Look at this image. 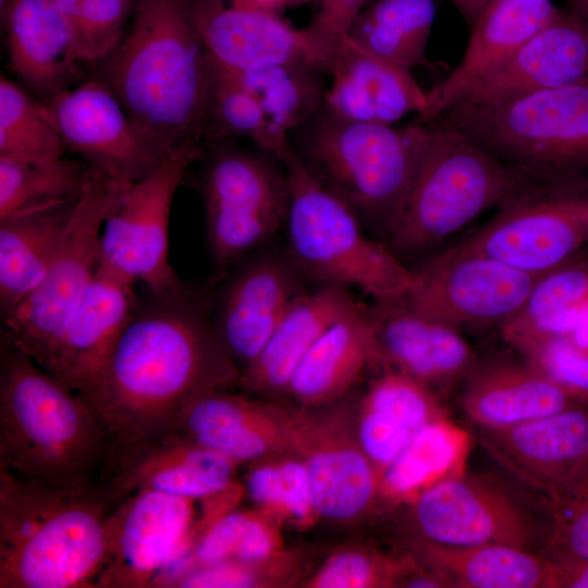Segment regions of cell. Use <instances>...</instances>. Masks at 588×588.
Returning a JSON list of instances; mask_svg holds the SVG:
<instances>
[{
    "label": "cell",
    "instance_id": "6da1fadb",
    "mask_svg": "<svg viewBox=\"0 0 588 588\" xmlns=\"http://www.w3.org/2000/svg\"><path fill=\"white\" fill-rule=\"evenodd\" d=\"M238 378L211 320L209 286L146 289L85 401L108 433L111 454L174 431L191 403Z\"/></svg>",
    "mask_w": 588,
    "mask_h": 588
},
{
    "label": "cell",
    "instance_id": "7a4b0ae2",
    "mask_svg": "<svg viewBox=\"0 0 588 588\" xmlns=\"http://www.w3.org/2000/svg\"><path fill=\"white\" fill-rule=\"evenodd\" d=\"M208 60L194 0H138L130 27L96 64L140 135L168 156L204 136Z\"/></svg>",
    "mask_w": 588,
    "mask_h": 588
},
{
    "label": "cell",
    "instance_id": "3957f363",
    "mask_svg": "<svg viewBox=\"0 0 588 588\" xmlns=\"http://www.w3.org/2000/svg\"><path fill=\"white\" fill-rule=\"evenodd\" d=\"M110 451L94 408L0 340V468L29 483L79 492L98 483Z\"/></svg>",
    "mask_w": 588,
    "mask_h": 588
},
{
    "label": "cell",
    "instance_id": "277c9868",
    "mask_svg": "<svg viewBox=\"0 0 588 588\" xmlns=\"http://www.w3.org/2000/svg\"><path fill=\"white\" fill-rule=\"evenodd\" d=\"M118 504L99 485L63 491L0 468V588H96Z\"/></svg>",
    "mask_w": 588,
    "mask_h": 588
},
{
    "label": "cell",
    "instance_id": "5b68a950",
    "mask_svg": "<svg viewBox=\"0 0 588 588\" xmlns=\"http://www.w3.org/2000/svg\"><path fill=\"white\" fill-rule=\"evenodd\" d=\"M298 130V144L292 145L307 170L353 211L364 229L389 237L432 127L422 122L405 126L351 122L321 109Z\"/></svg>",
    "mask_w": 588,
    "mask_h": 588
},
{
    "label": "cell",
    "instance_id": "8992f818",
    "mask_svg": "<svg viewBox=\"0 0 588 588\" xmlns=\"http://www.w3.org/2000/svg\"><path fill=\"white\" fill-rule=\"evenodd\" d=\"M290 184L286 254L317 285L356 287L377 304L401 299L414 282L397 254L369 237L353 211L307 170L293 145L282 158Z\"/></svg>",
    "mask_w": 588,
    "mask_h": 588
},
{
    "label": "cell",
    "instance_id": "52a82bcc",
    "mask_svg": "<svg viewBox=\"0 0 588 588\" xmlns=\"http://www.w3.org/2000/svg\"><path fill=\"white\" fill-rule=\"evenodd\" d=\"M427 123L464 135L538 180L588 175V82L455 105Z\"/></svg>",
    "mask_w": 588,
    "mask_h": 588
},
{
    "label": "cell",
    "instance_id": "ba28073f",
    "mask_svg": "<svg viewBox=\"0 0 588 588\" xmlns=\"http://www.w3.org/2000/svg\"><path fill=\"white\" fill-rule=\"evenodd\" d=\"M431 127L432 137L388 237L396 254L433 247L537 180L462 134Z\"/></svg>",
    "mask_w": 588,
    "mask_h": 588
},
{
    "label": "cell",
    "instance_id": "9c48e42d",
    "mask_svg": "<svg viewBox=\"0 0 588 588\" xmlns=\"http://www.w3.org/2000/svg\"><path fill=\"white\" fill-rule=\"evenodd\" d=\"M131 184L95 171L78 196L66 233L44 278L1 317L0 340L27 354L48 372L66 327L97 272L105 221Z\"/></svg>",
    "mask_w": 588,
    "mask_h": 588
},
{
    "label": "cell",
    "instance_id": "30bf717a",
    "mask_svg": "<svg viewBox=\"0 0 588 588\" xmlns=\"http://www.w3.org/2000/svg\"><path fill=\"white\" fill-rule=\"evenodd\" d=\"M198 191L212 285L285 225L290 184L274 155L224 144L208 155Z\"/></svg>",
    "mask_w": 588,
    "mask_h": 588
},
{
    "label": "cell",
    "instance_id": "8fae6325",
    "mask_svg": "<svg viewBox=\"0 0 588 588\" xmlns=\"http://www.w3.org/2000/svg\"><path fill=\"white\" fill-rule=\"evenodd\" d=\"M588 246V175L536 180L457 248L541 277Z\"/></svg>",
    "mask_w": 588,
    "mask_h": 588
},
{
    "label": "cell",
    "instance_id": "7c38bea8",
    "mask_svg": "<svg viewBox=\"0 0 588 588\" xmlns=\"http://www.w3.org/2000/svg\"><path fill=\"white\" fill-rule=\"evenodd\" d=\"M199 142L172 150L157 168L132 183L105 221L99 265L132 283L161 292L182 282L169 260V221L175 192L192 163L204 155Z\"/></svg>",
    "mask_w": 588,
    "mask_h": 588
},
{
    "label": "cell",
    "instance_id": "4fadbf2b",
    "mask_svg": "<svg viewBox=\"0 0 588 588\" xmlns=\"http://www.w3.org/2000/svg\"><path fill=\"white\" fill-rule=\"evenodd\" d=\"M401 298L413 311L453 328L504 326L540 277L492 257L453 247L418 270Z\"/></svg>",
    "mask_w": 588,
    "mask_h": 588
},
{
    "label": "cell",
    "instance_id": "5bb4252c",
    "mask_svg": "<svg viewBox=\"0 0 588 588\" xmlns=\"http://www.w3.org/2000/svg\"><path fill=\"white\" fill-rule=\"evenodd\" d=\"M412 503L420 540L443 546L546 544L548 526L519 498L493 480L466 471L419 494Z\"/></svg>",
    "mask_w": 588,
    "mask_h": 588
},
{
    "label": "cell",
    "instance_id": "9a60e30c",
    "mask_svg": "<svg viewBox=\"0 0 588 588\" xmlns=\"http://www.w3.org/2000/svg\"><path fill=\"white\" fill-rule=\"evenodd\" d=\"M197 501L157 491L122 499L107 523V559L96 587H155L197 540Z\"/></svg>",
    "mask_w": 588,
    "mask_h": 588
},
{
    "label": "cell",
    "instance_id": "2e32d148",
    "mask_svg": "<svg viewBox=\"0 0 588 588\" xmlns=\"http://www.w3.org/2000/svg\"><path fill=\"white\" fill-rule=\"evenodd\" d=\"M305 282L286 252L252 253L217 282L220 287L210 291L211 320L238 369L244 370L258 356L306 291Z\"/></svg>",
    "mask_w": 588,
    "mask_h": 588
},
{
    "label": "cell",
    "instance_id": "e0dca14e",
    "mask_svg": "<svg viewBox=\"0 0 588 588\" xmlns=\"http://www.w3.org/2000/svg\"><path fill=\"white\" fill-rule=\"evenodd\" d=\"M195 14L208 54L234 71L297 65L330 74L336 49L310 25L297 28L279 14L230 4L194 0Z\"/></svg>",
    "mask_w": 588,
    "mask_h": 588
},
{
    "label": "cell",
    "instance_id": "ac0fdd59",
    "mask_svg": "<svg viewBox=\"0 0 588 588\" xmlns=\"http://www.w3.org/2000/svg\"><path fill=\"white\" fill-rule=\"evenodd\" d=\"M44 103L66 150L96 171L134 183L167 157L140 135L100 78L81 82Z\"/></svg>",
    "mask_w": 588,
    "mask_h": 588
},
{
    "label": "cell",
    "instance_id": "d6986e66",
    "mask_svg": "<svg viewBox=\"0 0 588 588\" xmlns=\"http://www.w3.org/2000/svg\"><path fill=\"white\" fill-rule=\"evenodd\" d=\"M237 465L172 431L112 452L97 485L118 502L138 491L205 500L232 488Z\"/></svg>",
    "mask_w": 588,
    "mask_h": 588
},
{
    "label": "cell",
    "instance_id": "ffe728a7",
    "mask_svg": "<svg viewBox=\"0 0 588 588\" xmlns=\"http://www.w3.org/2000/svg\"><path fill=\"white\" fill-rule=\"evenodd\" d=\"M486 452L547 501L588 463V404L502 429H478Z\"/></svg>",
    "mask_w": 588,
    "mask_h": 588
},
{
    "label": "cell",
    "instance_id": "44dd1931",
    "mask_svg": "<svg viewBox=\"0 0 588 588\" xmlns=\"http://www.w3.org/2000/svg\"><path fill=\"white\" fill-rule=\"evenodd\" d=\"M137 302L134 283L99 265L66 327L49 373L86 400L98 384Z\"/></svg>",
    "mask_w": 588,
    "mask_h": 588
},
{
    "label": "cell",
    "instance_id": "7402d4cb",
    "mask_svg": "<svg viewBox=\"0 0 588 588\" xmlns=\"http://www.w3.org/2000/svg\"><path fill=\"white\" fill-rule=\"evenodd\" d=\"M584 82H588V35L562 11L455 105H486Z\"/></svg>",
    "mask_w": 588,
    "mask_h": 588
},
{
    "label": "cell",
    "instance_id": "603a6c76",
    "mask_svg": "<svg viewBox=\"0 0 588 588\" xmlns=\"http://www.w3.org/2000/svg\"><path fill=\"white\" fill-rule=\"evenodd\" d=\"M562 11L551 0H492L470 29L460 62L428 91V110L419 122H430L457 103Z\"/></svg>",
    "mask_w": 588,
    "mask_h": 588
},
{
    "label": "cell",
    "instance_id": "cb8c5ba5",
    "mask_svg": "<svg viewBox=\"0 0 588 588\" xmlns=\"http://www.w3.org/2000/svg\"><path fill=\"white\" fill-rule=\"evenodd\" d=\"M322 109L351 122L393 125L409 113L421 119L428 91L411 70L369 56L342 40L329 74Z\"/></svg>",
    "mask_w": 588,
    "mask_h": 588
},
{
    "label": "cell",
    "instance_id": "d4e9b609",
    "mask_svg": "<svg viewBox=\"0 0 588 588\" xmlns=\"http://www.w3.org/2000/svg\"><path fill=\"white\" fill-rule=\"evenodd\" d=\"M292 445L303 453L314 513L347 520L364 513L379 494V475L357 439L335 424L295 421Z\"/></svg>",
    "mask_w": 588,
    "mask_h": 588
},
{
    "label": "cell",
    "instance_id": "484cf974",
    "mask_svg": "<svg viewBox=\"0 0 588 588\" xmlns=\"http://www.w3.org/2000/svg\"><path fill=\"white\" fill-rule=\"evenodd\" d=\"M375 308L376 360L432 388L476 368V354L458 329L413 311L402 299Z\"/></svg>",
    "mask_w": 588,
    "mask_h": 588
},
{
    "label": "cell",
    "instance_id": "4316f807",
    "mask_svg": "<svg viewBox=\"0 0 588 588\" xmlns=\"http://www.w3.org/2000/svg\"><path fill=\"white\" fill-rule=\"evenodd\" d=\"M9 64L24 86L47 101L81 83L70 27L54 0H4Z\"/></svg>",
    "mask_w": 588,
    "mask_h": 588
},
{
    "label": "cell",
    "instance_id": "83f0119b",
    "mask_svg": "<svg viewBox=\"0 0 588 588\" xmlns=\"http://www.w3.org/2000/svg\"><path fill=\"white\" fill-rule=\"evenodd\" d=\"M221 390L208 392L182 413L174 431L236 464L256 461L292 444L294 420L277 407Z\"/></svg>",
    "mask_w": 588,
    "mask_h": 588
},
{
    "label": "cell",
    "instance_id": "f1b7e54d",
    "mask_svg": "<svg viewBox=\"0 0 588 588\" xmlns=\"http://www.w3.org/2000/svg\"><path fill=\"white\" fill-rule=\"evenodd\" d=\"M350 289L317 285L289 308L258 356L240 373L238 382L258 393L287 392L299 363L335 321L354 309Z\"/></svg>",
    "mask_w": 588,
    "mask_h": 588
},
{
    "label": "cell",
    "instance_id": "f546056e",
    "mask_svg": "<svg viewBox=\"0 0 588 588\" xmlns=\"http://www.w3.org/2000/svg\"><path fill=\"white\" fill-rule=\"evenodd\" d=\"M576 404L583 403L525 360L476 366L462 395L463 411L478 429L516 426Z\"/></svg>",
    "mask_w": 588,
    "mask_h": 588
},
{
    "label": "cell",
    "instance_id": "4dcf8cb0",
    "mask_svg": "<svg viewBox=\"0 0 588 588\" xmlns=\"http://www.w3.org/2000/svg\"><path fill=\"white\" fill-rule=\"evenodd\" d=\"M376 324L375 306L362 303L335 321L304 356L287 393L308 406L342 396L376 360Z\"/></svg>",
    "mask_w": 588,
    "mask_h": 588
},
{
    "label": "cell",
    "instance_id": "1f68e13d",
    "mask_svg": "<svg viewBox=\"0 0 588 588\" xmlns=\"http://www.w3.org/2000/svg\"><path fill=\"white\" fill-rule=\"evenodd\" d=\"M78 196L0 220V314L14 308L44 278L71 222Z\"/></svg>",
    "mask_w": 588,
    "mask_h": 588
},
{
    "label": "cell",
    "instance_id": "d6a6232c",
    "mask_svg": "<svg viewBox=\"0 0 588 588\" xmlns=\"http://www.w3.org/2000/svg\"><path fill=\"white\" fill-rule=\"evenodd\" d=\"M421 564L438 573L449 588H554V562L512 544H416Z\"/></svg>",
    "mask_w": 588,
    "mask_h": 588
},
{
    "label": "cell",
    "instance_id": "836d02e7",
    "mask_svg": "<svg viewBox=\"0 0 588 588\" xmlns=\"http://www.w3.org/2000/svg\"><path fill=\"white\" fill-rule=\"evenodd\" d=\"M473 448L470 433L448 416L412 432L379 479V495L413 502L429 488L466 471Z\"/></svg>",
    "mask_w": 588,
    "mask_h": 588
},
{
    "label": "cell",
    "instance_id": "e575fe53",
    "mask_svg": "<svg viewBox=\"0 0 588 588\" xmlns=\"http://www.w3.org/2000/svg\"><path fill=\"white\" fill-rule=\"evenodd\" d=\"M434 0H373L343 39L377 59L412 70L427 66Z\"/></svg>",
    "mask_w": 588,
    "mask_h": 588
},
{
    "label": "cell",
    "instance_id": "d590c367",
    "mask_svg": "<svg viewBox=\"0 0 588 588\" xmlns=\"http://www.w3.org/2000/svg\"><path fill=\"white\" fill-rule=\"evenodd\" d=\"M204 136L242 137L280 160L292 146L271 127L261 107L231 70L209 57L204 110Z\"/></svg>",
    "mask_w": 588,
    "mask_h": 588
},
{
    "label": "cell",
    "instance_id": "8d00e7d4",
    "mask_svg": "<svg viewBox=\"0 0 588 588\" xmlns=\"http://www.w3.org/2000/svg\"><path fill=\"white\" fill-rule=\"evenodd\" d=\"M588 305V264H566L535 283L520 310L502 329L512 346L531 339L564 336L578 310Z\"/></svg>",
    "mask_w": 588,
    "mask_h": 588
},
{
    "label": "cell",
    "instance_id": "74e56055",
    "mask_svg": "<svg viewBox=\"0 0 588 588\" xmlns=\"http://www.w3.org/2000/svg\"><path fill=\"white\" fill-rule=\"evenodd\" d=\"M231 71L258 101L272 130L282 138H291L293 132L322 109L327 90L323 72L297 65Z\"/></svg>",
    "mask_w": 588,
    "mask_h": 588
},
{
    "label": "cell",
    "instance_id": "f35d334b",
    "mask_svg": "<svg viewBox=\"0 0 588 588\" xmlns=\"http://www.w3.org/2000/svg\"><path fill=\"white\" fill-rule=\"evenodd\" d=\"M95 169L65 157L52 161L0 155V220L81 195Z\"/></svg>",
    "mask_w": 588,
    "mask_h": 588
},
{
    "label": "cell",
    "instance_id": "ab89813d",
    "mask_svg": "<svg viewBox=\"0 0 588 588\" xmlns=\"http://www.w3.org/2000/svg\"><path fill=\"white\" fill-rule=\"evenodd\" d=\"M66 148L46 105L36 101L21 85L0 78V155L52 161Z\"/></svg>",
    "mask_w": 588,
    "mask_h": 588
},
{
    "label": "cell",
    "instance_id": "60d3db41",
    "mask_svg": "<svg viewBox=\"0 0 588 588\" xmlns=\"http://www.w3.org/2000/svg\"><path fill=\"white\" fill-rule=\"evenodd\" d=\"M63 14L78 59L96 64L121 40L138 0H54Z\"/></svg>",
    "mask_w": 588,
    "mask_h": 588
},
{
    "label": "cell",
    "instance_id": "b9f144b4",
    "mask_svg": "<svg viewBox=\"0 0 588 588\" xmlns=\"http://www.w3.org/2000/svg\"><path fill=\"white\" fill-rule=\"evenodd\" d=\"M363 408L411 432L446 416L432 387L394 369L375 380L364 399Z\"/></svg>",
    "mask_w": 588,
    "mask_h": 588
},
{
    "label": "cell",
    "instance_id": "7bdbcfd3",
    "mask_svg": "<svg viewBox=\"0 0 588 588\" xmlns=\"http://www.w3.org/2000/svg\"><path fill=\"white\" fill-rule=\"evenodd\" d=\"M524 360L579 403L588 404V350L566 336H544L513 346Z\"/></svg>",
    "mask_w": 588,
    "mask_h": 588
},
{
    "label": "cell",
    "instance_id": "ee69618b",
    "mask_svg": "<svg viewBox=\"0 0 588 588\" xmlns=\"http://www.w3.org/2000/svg\"><path fill=\"white\" fill-rule=\"evenodd\" d=\"M415 566L407 560H396L364 551H344L330 558L310 579L315 588H371L400 586Z\"/></svg>",
    "mask_w": 588,
    "mask_h": 588
},
{
    "label": "cell",
    "instance_id": "f6af8a7d",
    "mask_svg": "<svg viewBox=\"0 0 588 588\" xmlns=\"http://www.w3.org/2000/svg\"><path fill=\"white\" fill-rule=\"evenodd\" d=\"M548 509L544 553L588 559V463Z\"/></svg>",
    "mask_w": 588,
    "mask_h": 588
},
{
    "label": "cell",
    "instance_id": "bcb514c9",
    "mask_svg": "<svg viewBox=\"0 0 588 588\" xmlns=\"http://www.w3.org/2000/svg\"><path fill=\"white\" fill-rule=\"evenodd\" d=\"M411 431L393 424L387 418L368 411L362 409L357 426V442L379 475L401 452Z\"/></svg>",
    "mask_w": 588,
    "mask_h": 588
},
{
    "label": "cell",
    "instance_id": "7dc6e473",
    "mask_svg": "<svg viewBox=\"0 0 588 588\" xmlns=\"http://www.w3.org/2000/svg\"><path fill=\"white\" fill-rule=\"evenodd\" d=\"M257 583L254 565L225 561L195 568L181 576L173 587H252Z\"/></svg>",
    "mask_w": 588,
    "mask_h": 588
},
{
    "label": "cell",
    "instance_id": "c3c4849f",
    "mask_svg": "<svg viewBox=\"0 0 588 588\" xmlns=\"http://www.w3.org/2000/svg\"><path fill=\"white\" fill-rule=\"evenodd\" d=\"M280 464L283 481L282 511L299 523H307L315 514L310 482L303 460H287Z\"/></svg>",
    "mask_w": 588,
    "mask_h": 588
},
{
    "label": "cell",
    "instance_id": "681fc988",
    "mask_svg": "<svg viewBox=\"0 0 588 588\" xmlns=\"http://www.w3.org/2000/svg\"><path fill=\"white\" fill-rule=\"evenodd\" d=\"M373 0H317L319 9L309 24L327 40L339 45L358 13Z\"/></svg>",
    "mask_w": 588,
    "mask_h": 588
},
{
    "label": "cell",
    "instance_id": "f907efd6",
    "mask_svg": "<svg viewBox=\"0 0 588 588\" xmlns=\"http://www.w3.org/2000/svg\"><path fill=\"white\" fill-rule=\"evenodd\" d=\"M277 544L274 531L258 515L250 513L232 561L257 566L275 552Z\"/></svg>",
    "mask_w": 588,
    "mask_h": 588
},
{
    "label": "cell",
    "instance_id": "816d5d0a",
    "mask_svg": "<svg viewBox=\"0 0 588 588\" xmlns=\"http://www.w3.org/2000/svg\"><path fill=\"white\" fill-rule=\"evenodd\" d=\"M245 488L257 504L282 510L283 481L280 464H262L253 468L246 476Z\"/></svg>",
    "mask_w": 588,
    "mask_h": 588
},
{
    "label": "cell",
    "instance_id": "f5cc1de1",
    "mask_svg": "<svg viewBox=\"0 0 588 588\" xmlns=\"http://www.w3.org/2000/svg\"><path fill=\"white\" fill-rule=\"evenodd\" d=\"M548 555L554 562V588H588V559L562 554Z\"/></svg>",
    "mask_w": 588,
    "mask_h": 588
},
{
    "label": "cell",
    "instance_id": "db71d44e",
    "mask_svg": "<svg viewBox=\"0 0 588 588\" xmlns=\"http://www.w3.org/2000/svg\"><path fill=\"white\" fill-rule=\"evenodd\" d=\"M565 336L588 350V305L577 311Z\"/></svg>",
    "mask_w": 588,
    "mask_h": 588
},
{
    "label": "cell",
    "instance_id": "11a10c76",
    "mask_svg": "<svg viewBox=\"0 0 588 588\" xmlns=\"http://www.w3.org/2000/svg\"><path fill=\"white\" fill-rule=\"evenodd\" d=\"M461 15L464 17L469 29L473 28L478 17L492 0H451Z\"/></svg>",
    "mask_w": 588,
    "mask_h": 588
},
{
    "label": "cell",
    "instance_id": "9f6ffc18",
    "mask_svg": "<svg viewBox=\"0 0 588 588\" xmlns=\"http://www.w3.org/2000/svg\"><path fill=\"white\" fill-rule=\"evenodd\" d=\"M230 4L256 9L279 14L287 7H293V0H223Z\"/></svg>",
    "mask_w": 588,
    "mask_h": 588
},
{
    "label": "cell",
    "instance_id": "6f0895ef",
    "mask_svg": "<svg viewBox=\"0 0 588 588\" xmlns=\"http://www.w3.org/2000/svg\"><path fill=\"white\" fill-rule=\"evenodd\" d=\"M566 12L588 35V0H568V9Z\"/></svg>",
    "mask_w": 588,
    "mask_h": 588
},
{
    "label": "cell",
    "instance_id": "680465c9",
    "mask_svg": "<svg viewBox=\"0 0 588 588\" xmlns=\"http://www.w3.org/2000/svg\"><path fill=\"white\" fill-rule=\"evenodd\" d=\"M314 1H317V0H293V5H302V4L314 2Z\"/></svg>",
    "mask_w": 588,
    "mask_h": 588
}]
</instances>
